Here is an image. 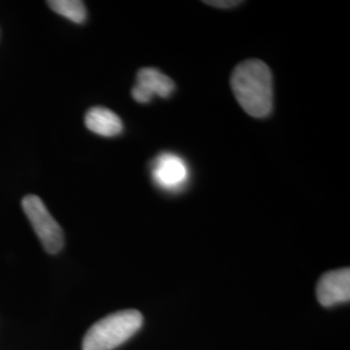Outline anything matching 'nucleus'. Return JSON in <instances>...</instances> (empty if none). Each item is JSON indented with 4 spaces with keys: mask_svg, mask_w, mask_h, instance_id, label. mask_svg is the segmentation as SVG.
Segmentation results:
<instances>
[{
    "mask_svg": "<svg viewBox=\"0 0 350 350\" xmlns=\"http://www.w3.org/2000/svg\"><path fill=\"white\" fill-rule=\"evenodd\" d=\"M273 75L267 64L257 59L239 64L231 75V88L244 112L265 118L274 105Z\"/></svg>",
    "mask_w": 350,
    "mask_h": 350,
    "instance_id": "obj_1",
    "label": "nucleus"
},
{
    "mask_svg": "<svg viewBox=\"0 0 350 350\" xmlns=\"http://www.w3.org/2000/svg\"><path fill=\"white\" fill-rule=\"evenodd\" d=\"M204 3L217 8H232L241 4V1H234V0H212V1H204Z\"/></svg>",
    "mask_w": 350,
    "mask_h": 350,
    "instance_id": "obj_9",
    "label": "nucleus"
},
{
    "mask_svg": "<svg viewBox=\"0 0 350 350\" xmlns=\"http://www.w3.org/2000/svg\"><path fill=\"white\" fill-rule=\"evenodd\" d=\"M23 209L44 250L51 254L63 250V228L51 215L42 199L36 195H27L23 200Z\"/></svg>",
    "mask_w": 350,
    "mask_h": 350,
    "instance_id": "obj_3",
    "label": "nucleus"
},
{
    "mask_svg": "<svg viewBox=\"0 0 350 350\" xmlns=\"http://www.w3.org/2000/svg\"><path fill=\"white\" fill-rule=\"evenodd\" d=\"M143 325V315L129 309L104 317L88 331L83 338V350H113L134 336Z\"/></svg>",
    "mask_w": 350,
    "mask_h": 350,
    "instance_id": "obj_2",
    "label": "nucleus"
},
{
    "mask_svg": "<svg viewBox=\"0 0 350 350\" xmlns=\"http://www.w3.org/2000/svg\"><path fill=\"white\" fill-rule=\"evenodd\" d=\"M85 125L90 131L107 138L117 137L124 131V124L121 118L111 109L104 107L91 108L86 113Z\"/></svg>",
    "mask_w": 350,
    "mask_h": 350,
    "instance_id": "obj_7",
    "label": "nucleus"
},
{
    "mask_svg": "<svg viewBox=\"0 0 350 350\" xmlns=\"http://www.w3.org/2000/svg\"><path fill=\"white\" fill-rule=\"evenodd\" d=\"M152 178L157 187L163 191L176 192L187 185L189 169L180 156L165 152L152 165Z\"/></svg>",
    "mask_w": 350,
    "mask_h": 350,
    "instance_id": "obj_4",
    "label": "nucleus"
},
{
    "mask_svg": "<svg viewBox=\"0 0 350 350\" xmlns=\"http://www.w3.org/2000/svg\"><path fill=\"white\" fill-rule=\"evenodd\" d=\"M51 10L59 13L75 24H83L88 18V11L83 1L79 0H52L47 1Z\"/></svg>",
    "mask_w": 350,
    "mask_h": 350,
    "instance_id": "obj_8",
    "label": "nucleus"
},
{
    "mask_svg": "<svg viewBox=\"0 0 350 350\" xmlns=\"http://www.w3.org/2000/svg\"><path fill=\"white\" fill-rule=\"evenodd\" d=\"M175 90V83L170 77L154 68H143L137 75V85L133 88V99L140 104H147L154 95L166 99Z\"/></svg>",
    "mask_w": 350,
    "mask_h": 350,
    "instance_id": "obj_5",
    "label": "nucleus"
},
{
    "mask_svg": "<svg viewBox=\"0 0 350 350\" xmlns=\"http://www.w3.org/2000/svg\"><path fill=\"white\" fill-rule=\"evenodd\" d=\"M317 299L325 308L349 302L350 269H338L321 276L317 286Z\"/></svg>",
    "mask_w": 350,
    "mask_h": 350,
    "instance_id": "obj_6",
    "label": "nucleus"
}]
</instances>
